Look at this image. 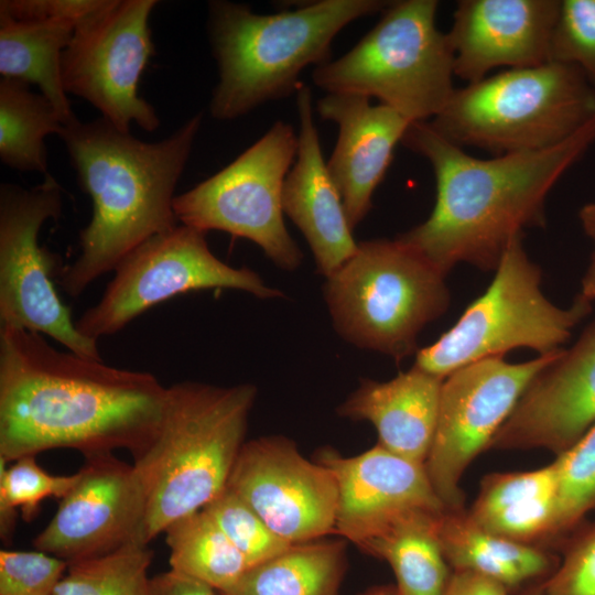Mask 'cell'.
<instances>
[{"label": "cell", "instance_id": "17", "mask_svg": "<svg viewBox=\"0 0 595 595\" xmlns=\"http://www.w3.org/2000/svg\"><path fill=\"white\" fill-rule=\"evenodd\" d=\"M595 424V320L529 383L489 448H545L556 456Z\"/></svg>", "mask_w": 595, "mask_h": 595}, {"label": "cell", "instance_id": "7", "mask_svg": "<svg viewBox=\"0 0 595 595\" xmlns=\"http://www.w3.org/2000/svg\"><path fill=\"white\" fill-rule=\"evenodd\" d=\"M436 0L391 1L378 23L346 54L316 66L326 94L377 98L410 122L429 121L455 91L454 54L435 22Z\"/></svg>", "mask_w": 595, "mask_h": 595}, {"label": "cell", "instance_id": "23", "mask_svg": "<svg viewBox=\"0 0 595 595\" xmlns=\"http://www.w3.org/2000/svg\"><path fill=\"white\" fill-rule=\"evenodd\" d=\"M437 537L452 571H467L501 584L510 594L548 580L559 565L544 549L512 541L477 526L466 509L444 510Z\"/></svg>", "mask_w": 595, "mask_h": 595}, {"label": "cell", "instance_id": "10", "mask_svg": "<svg viewBox=\"0 0 595 595\" xmlns=\"http://www.w3.org/2000/svg\"><path fill=\"white\" fill-rule=\"evenodd\" d=\"M296 152L293 127L277 120L227 166L174 197L177 221L246 238L280 269L295 270L303 253L285 227L282 190Z\"/></svg>", "mask_w": 595, "mask_h": 595}, {"label": "cell", "instance_id": "34", "mask_svg": "<svg viewBox=\"0 0 595 595\" xmlns=\"http://www.w3.org/2000/svg\"><path fill=\"white\" fill-rule=\"evenodd\" d=\"M550 62L577 67L595 88V0H560Z\"/></svg>", "mask_w": 595, "mask_h": 595}, {"label": "cell", "instance_id": "16", "mask_svg": "<svg viewBox=\"0 0 595 595\" xmlns=\"http://www.w3.org/2000/svg\"><path fill=\"white\" fill-rule=\"evenodd\" d=\"M78 473L34 548L69 564L139 543L144 501L132 464L100 454L85 457Z\"/></svg>", "mask_w": 595, "mask_h": 595}, {"label": "cell", "instance_id": "42", "mask_svg": "<svg viewBox=\"0 0 595 595\" xmlns=\"http://www.w3.org/2000/svg\"><path fill=\"white\" fill-rule=\"evenodd\" d=\"M359 595H401L394 584L372 586Z\"/></svg>", "mask_w": 595, "mask_h": 595}, {"label": "cell", "instance_id": "28", "mask_svg": "<svg viewBox=\"0 0 595 595\" xmlns=\"http://www.w3.org/2000/svg\"><path fill=\"white\" fill-rule=\"evenodd\" d=\"M66 125L56 107L29 84L1 77L0 80V158L3 164L20 172H47L44 138L60 134Z\"/></svg>", "mask_w": 595, "mask_h": 595}, {"label": "cell", "instance_id": "18", "mask_svg": "<svg viewBox=\"0 0 595 595\" xmlns=\"http://www.w3.org/2000/svg\"><path fill=\"white\" fill-rule=\"evenodd\" d=\"M317 462L332 472L337 486L335 533L358 547L408 512L446 510L424 464L379 444L350 457L322 448Z\"/></svg>", "mask_w": 595, "mask_h": 595}, {"label": "cell", "instance_id": "39", "mask_svg": "<svg viewBox=\"0 0 595 595\" xmlns=\"http://www.w3.org/2000/svg\"><path fill=\"white\" fill-rule=\"evenodd\" d=\"M443 595H509L499 583L467 571H452Z\"/></svg>", "mask_w": 595, "mask_h": 595}, {"label": "cell", "instance_id": "35", "mask_svg": "<svg viewBox=\"0 0 595 595\" xmlns=\"http://www.w3.org/2000/svg\"><path fill=\"white\" fill-rule=\"evenodd\" d=\"M68 563L43 551L0 550V595H53Z\"/></svg>", "mask_w": 595, "mask_h": 595}, {"label": "cell", "instance_id": "9", "mask_svg": "<svg viewBox=\"0 0 595 595\" xmlns=\"http://www.w3.org/2000/svg\"><path fill=\"white\" fill-rule=\"evenodd\" d=\"M495 271L489 286L456 323L418 349L413 367L444 380L462 367L521 347L550 355L562 349L592 312V302L580 294L566 309L545 298L541 269L526 252L522 235L510 241Z\"/></svg>", "mask_w": 595, "mask_h": 595}, {"label": "cell", "instance_id": "14", "mask_svg": "<svg viewBox=\"0 0 595 595\" xmlns=\"http://www.w3.org/2000/svg\"><path fill=\"white\" fill-rule=\"evenodd\" d=\"M561 350L519 364L486 358L443 380L435 434L424 466L446 510L465 509L459 486L464 472L489 448L529 383Z\"/></svg>", "mask_w": 595, "mask_h": 595}, {"label": "cell", "instance_id": "33", "mask_svg": "<svg viewBox=\"0 0 595 595\" xmlns=\"http://www.w3.org/2000/svg\"><path fill=\"white\" fill-rule=\"evenodd\" d=\"M203 510L245 556L250 567L291 545L279 538L242 498L227 487Z\"/></svg>", "mask_w": 595, "mask_h": 595}, {"label": "cell", "instance_id": "13", "mask_svg": "<svg viewBox=\"0 0 595 595\" xmlns=\"http://www.w3.org/2000/svg\"><path fill=\"white\" fill-rule=\"evenodd\" d=\"M156 4V0H107L76 24L62 55L66 94L85 99L125 132L132 122L149 132L160 125L154 108L138 91L154 54L149 19Z\"/></svg>", "mask_w": 595, "mask_h": 595}, {"label": "cell", "instance_id": "11", "mask_svg": "<svg viewBox=\"0 0 595 595\" xmlns=\"http://www.w3.org/2000/svg\"><path fill=\"white\" fill-rule=\"evenodd\" d=\"M62 204V187L50 173L32 188L1 184L0 326L42 334L82 357L102 360L97 340L78 332L57 293V256L39 241L43 224L61 216Z\"/></svg>", "mask_w": 595, "mask_h": 595}, {"label": "cell", "instance_id": "12", "mask_svg": "<svg viewBox=\"0 0 595 595\" xmlns=\"http://www.w3.org/2000/svg\"><path fill=\"white\" fill-rule=\"evenodd\" d=\"M113 272L99 301L75 321L78 332L94 340L120 332L151 307L191 291L231 289L259 299L284 296L253 270L218 259L205 232L182 224L144 241Z\"/></svg>", "mask_w": 595, "mask_h": 595}, {"label": "cell", "instance_id": "15", "mask_svg": "<svg viewBox=\"0 0 595 595\" xmlns=\"http://www.w3.org/2000/svg\"><path fill=\"white\" fill-rule=\"evenodd\" d=\"M227 488L290 544L335 532L337 486L332 472L305 458L286 437L245 442Z\"/></svg>", "mask_w": 595, "mask_h": 595}, {"label": "cell", "instance_id": "5", "mask_svg": "<svg viewBox=\"0 0 595 595\" xmlns=\"http://www.w3.org/2000/svg\"><path fill=\"white\" fill-rule=\"evenodd\" d=\"M390 2L320 0L259 14L242 3L210 1L208 34L219 72L212 117L237 119L290 96L307 66L331 60L332 43L346 25L382 12Z\"/></svg>", "mask_w": 595, "mask_h": 595}, {"label": "cell", "instance_id": "3", "mask_svg": "<svg viewBox=\"0 0 595 595\" xmlns=\"http://www.w3.org/2000/svg\"><path fill=\"white\" fill-rule=\"evenodd\" d=\"M202 119L196 113L159 142L141 141L104 118L63 127L58 136L93 205L79 255L56 280L68 296L78 298L144 241L177 226L174 191Z\"/></svg>", "mask_w": 595, "mask_h": 595}, {"label": "cell", "instance_id": "22", "mask_svg": "<svg viewBox=\"0 0 595 595\" xmlns=\"http://www.w3.org/2000/svg\"><path fill=\"white\" fill-rule=\"evenodd\" d=\"M442 383L443 379L415 367L385 382L363 379L337 413L370 422L380 446L424 464L435 434Z\"/></svg>", "mask_w": 595, "mask_h": 595}, {"label": "cell", "instance_id": "38", "mask_svg": "<svg viewBox=\"0 0 595 595\" xmlns=\"http://www.w3.org/2000/svg\"><path fill=\"white\" fill-rule=\"evenodd\" d=\"M207 583L170 570L151 577V595H217Z\"/></svg>", "mask_w": 595, "mask_h": 595}, {"label": "cell", "instance_id": "25", "mask_svg": "<svg viewBox=\"0 0 595 595\" xmlns=\"http://www.w3.org/2000/svg\"><path fill=\"white\" fill-rule=\"evenodd\" d=\"M75 26L76 23L69 20H19L0 13L1 76L36 85L66 125L77 118L63 86L62 55Z\"/></svg>", "mask_w": 595, "mask_h": 595}, {"label": "cell", "instance_id": "29", "mask_svg": "<svg viewBox=\"0 0 595 595\" xmlns=\"http://www.w3.org/2000/svg\"><path fill=\"white\" fill-rule=\"evenodd\" d=\"M163 533L171 569L203 581L217 592L232 586L250 569L203 509L174 521Z\"/></svg>", "mask_w": 595, "mask_h": 595}, {"label": "cell", "instance_id": "41", "mask_svg": "<svg viewBox=\"0 0 595 595\" xmlns=\"http://www.w3.org/2000/svg\"><path fill=\"white\" fill-rule=\"evenodd\" d=\"M578 218L584 232L595 241V203L582 206Z\"/></svg>", "mask_w": 595, "mask_h": 595}, {"label": "cell", "instance_id": "31", "mask_svg": "<svg viewBox=\"0 0 595 595\" xmlns=\"http://www.w3.org/2000/svg\"><path fill=\"white\" fill-rule=\"evenodd\" d=\"M0 458V536L9 542L15 529L17 509L25 521H31L40 504L54 497L62 499L77 483L79 473L54 475L43 469L35 456H23L7 466Z\"/></svg>", "mask_w": 595, "mask_h": 595}, {"label": "cell", "instance_id": "1", "mask_svg": "<svg viewBox=\"0 0 595 595\" xmlns=\"http://www.w3.org/2000/svg\"><path fill=\"white\" fill-rule=\"evenodd\" d=\"M167 387L148 371L52 346L42 334L0 326V458L71 448L85 457L153 439Z\"/></svg>", "mask_w": 595, "mask_h": 595}, {"label": "cell", "instance_id": "4", "mask_svg": "<svg viewBox=\"0 0 595 595\" xmlns=\"http://www.w3.org/2000/svg\"><path fill=\"white\" fill-rule=\"evenodd\" d=\"M256 397L251 383L167 387L158 430L132 463L144 501L140 544L226 489Z\"/></svg>", "mask_w": 595, "mask_h": 595}, {"label": "cell", "instance_id": "30", "mask_svg": "<svg viewBox=\"0 0 595 595\" xmlns=\"http://www.w3.org/2000/svg\"><path fill=\"white\" fill-rule=\"evenodd\" d=\"M153 551L128 543L110 553L68 564L53 595H151Z\"/></svg>", "mask_w": 595, "mask_h": 595}, {"label": "cell", "instance_id": "36", "mask_svg": "<svg viewBox=\"0 0 595 595\" xmlns=\"http://www.w3.org/2000/svg\"><path fill=\"white\" fill-rule=\"evenodd\" d=\"M545 595H595V522L566 539L563 561L544 581Z\"/></svg>", "mask_w": 595, "mask_h": 595}, {"label": "cell", "instance_id": "19", "mask_svg": "<svg viewBox=\"0 0 595 595\" xmlns=\"http://www.w3.org/2000/svg\"><path fill=\"white\" fill-rule=\"evenodd\" d=\"M560 0H461L446 33L454 74L467 84L497 67L523 68L550 62Z\"/></svg>", "mask_w": 595, "mask_h": 595}, {"label": "cell", "instance_id": "40", "mask_svg": "<svg viewBox=\"0 0 595 595\" xmlns=\"http://www.w3.org/2000/svg\"><path fill=\"white\" fill-rule=\"evenodd\" d=\"M578 294L589 302L595 300V249L591 256L587 270L583 275Z\"/></svg>", "mask_w": 595, "mask_h": 595}, {"label": "cell", "instance_id": "24", "mask_svg": "<svg viewBox=\"0 0 595 595\" xmlns=\"http://www.w3.org/2000/svg\"><path fill=\"white\" fill-rule=\"evenodd\" d=\"M556 489L554 462L530 472L489 474L467 512L490 533L537 545L554 540Z\"/></svg>", "mask_w": 595, "mask_h": 595}, {"label": "cell", "instance_id": "26", "mask_svg": "<svg viewBox=\"0 0 595 595\" xmlns=\"http://www.w3.org/2000/svg\"><path fill=\"white\" fill-rule=\"evenodd\" d=\"M443 511L408 512L359 545L390 565L401 595H443L452 570L437 537Z\"/></svg>", "mask_w": 595, "mask_h": 595}, {"label": "cell", "instance_id": "43", "mask_svg": "<svg viewBox=\"0 0 595 595\" xmlns=\"http://www.w3.org/2000/svg\"><path fill=\"white\" fill-rule=\"evenodd\" d=\"M515 595H545L544 581L532 583L517 592Z\"/></svg>", "mask_w": 595, "mask_h": 595}, {"label": "cell", "instance_id": "2", "mask_svg": "<svg viewBox=\"0 0 595 595\" xmlns=\"http://www.w3.org/2000/svg\"><path fill=\"white\" fill-rule=\"evenodd\" d=\"M401 143L431 164L436 197L430 216L396 238L445 277L461 262L489 271L524 228L545 225L552 187L595 143V118L553 147L491 159L469 155L429 121L412 122Z\"/></svg>", "mask_w": 595, "mask_h": 595}, {"label": "cell", "instance_id": "20", "mask_svg": "<svg viewBox=\"0 0 595 595\" xmlns=\"http://www.w3.org/2000/svg\"><path fill=\"white\" fill-rule=\"evenodd\" d=\"M316 111L338 128L326 164L354 229L371 209L372 195L412 122L386 105H371L370 98L354 94H326Z\"/></svg>", "mask_w": 595, "mask_h": 595}, {"label": "cell", "instance_id": "32", "mask_svg": "<svg viewBox=\"0 0 595 595\" xmlns=\"http://www.w3.org/2000/svg\"><path fill=\"white\" fill-rule=\"evenodd\" d=\"M558 474L554 540L575 531L595 510V424L554 461Z\"/></svg>", "mask_w": 595, "mask_h": 595}, {"label": "cell", "instance_id": "27", "mask_svg": "<svg viewBox=\"0 0 595 595\" xmlns=\"http://www.w3.org/2000/svg\"><path fill=\"white\" fill-rule=\"evenodd\" d=\"M346 571L344 543L313 540L251 566L219 595H338Z\"/></svg>", "mask_w": 595, "mask_h": 595}, {"label": "cell", "instance_id": "8", "mask_svg": "<svg viewBox=\"0 0 595 595\" xmlns=\"http://www.w3.org/2000/svg\"><path fill=\"white\" fill-rule=\"evenodd\" d=\"M324 298L345 340L396 361L418 351V335L451 302L445 275L398 238L358 242L326 278Z\"/></svg>", "mask_w": 595, "mask_h": 595}, {"label": "cell", "instance_id": "6", "mask_svg": "<svg viewBox=\"0 0 595 595\" xmlns=\"http://www.w3.org/2000/svg\"><path fill=\"white\" fill-rule=\"evenodd\" d=\"M595 118V88L577 67L548 62L455 89L430 125L459 147L496 155L553 147Z\"/></svg>", "mask_w": 595, "mask_h": 595}, {"label": "cell", "instance_id": "21", "mask_svg": "<svg viewBox=\"0 0 595 595\" xmlns=\"http://www.w3.org/2000/svg\"><path fill=\"white\" fill-rule=\"evenodd\" d=\"M311 88L296 90L298 152L282 190L283 213L300 229L325 278L357 250L340 193L323 159Z\"/></svg>", "mask_w": 595, "mask_h": 595}, {"label": "cell", "instance_id": "37", "mask_svg": "<svg viewBox=\"0 0 595 595\" xmlns=\"http://www.w3.org/2000/svg\"><path fill=\"white\" fill-rule=\"evenodd\" d=\"M107 0H1L0 13L19 20L61 19L79 23Z\"/></svg>", "mask_w": 595, "mask_h": 595}]
</instances>
